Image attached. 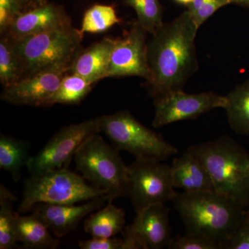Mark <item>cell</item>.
Segmentation results:
<instances>
[{"label":"cell","instance_id":"cell-28","mask_svg":"<svg viewBox=\"0 0 249 249\" xmlns=\"http://www.w3.org/2000/svg\"><path fill=\"white\" fill-rule=\"evenodd\" d=\"M170 249H219L220 245L214 241L186 232L184 235L172 237L168 246Z\"/></svg>","mask_w":249,"mask_h":249},{"label":"cell","instance_id":"cell-31","mask_svg":"<svg viewBox=\"0 0 249 249\" xmlns=\"http://www.w3.org/2000/svg\"><path fill=\"white\" fill-rule=\"evenodd\" d=\"M123 238L92 237L90 240H82L78 243L80 249H122Z\"/></svg>","mask_w":249,"mask_h":249},{"label":"cell","instance_id":"cell-9","mask_svg":"<svg viewBox=\"0 0 249 249\" xmlns=\"http://www.w3.org/2000/svg\"><path fill=\"white\" fill-rule=\"evenodd\" d=\"M100 133L96 118L65 126L54 134L34 157L27 168L30 175L67 168L80 145L89 136Z\"/></svg>","mask_w":249,"mask_h":249},{"label":"cell","instance_id":"cell-3","mask_svg":"<svg viewBox=\"0 0 249 249\" xmlns=\"http://www.w3.org/2000/svg\"><path fill=\"white\" fill-rule=\"evenodd\" d=\"M188 152L208 172L214 191L249 207V154L228 136L192 145Z\"/></svg>","mask_w":249,"mask_h":249},{"label":"cell","instance_id":"cell-35","mask_svg":"<svg viewBox=\"0 0 249 249\" xmlns=\"http://www.w3.org/2000/svg\"><path fill=\"white\" fill-rule=\"evenodd\" d=\"M247 175H248V177L249 178V165L248 167V169H247Z\"/></svg>","mask_w":249,"mask_h":249},{"label":"cell","instance_id":"cell-13","mask_svg":"<svg viewBox=\"0 0 249 249\" xmlns=\"http://www.w3.org/2000/svg\"><path fill=\"white\" fill-rule=\"evenodd\" d=\"M147 34L137 21L122 37L114 39L107 78L138 76L148 80Z\"/></svg>","mask_w":249,"mask_h":249},{"label":"cell","instance_id":"cell-32","mask_svg":"<svg viewBox=\"0 0 249 249\" xmlns=\"http://www.w3.org/2000/svg\"><path fill=\"white\" fill-rule=\"evenodd\" d=\"M47 2H48L47 0H19L21 13L39 7L47 4Z\"/></svg>","mask_w":249,"mask_h":249},{"label":"cell","instance_id":"cell-12","mask_svg":"<svg viewBox=\"0 0 249 249\" xmlns=\"http://www.w3.org/2000/svg\"><path fill=\"white\" fill-rule=\"evenodd\" d=\"M170 209L156 204L137 213L133 222L123 231L122 249L168 248L171 240Z\"/></svg>","mask_w":249,"mask_h":249},{"label":"cell","instance_id":"cell-21","mask_svg":"<svg viewBox=\"0 0 249 249\" xmlns=\"http://www.w3.org/2000/svg\"><path fill=\"white\" fill-rule=\"evenodd\" d=\"M228 121L236 133L249 136V80L231 91L227 96Z\"/></svg>","mask_w":249,"mask_h":249},{"label":"cell","instance_id":"cell-7","mask_svg":"<svg viewBox=\"0 0 249 249\" xmlns=\"http://www.w3.org/2000/svg\"><path fill=\"white\" fill-rule=\"evenodd\" d=\"M96 120L100 133L106 134L116 148L136 158L163 161L178 153V148L161 134L141 124L128 111L99 116Z\"/></svg>","mask_w":249,"mask_h":249},{"label":"cell","instance_id":"cell-14","mask_svg":"<svg viewBox=\"0 0 249 249\" xmlns=\"http://www.w3.org/2000/svg\"><path fill=\"white\" fill-rule=\"evenodd\" d=\"M109 201V196L105 195L79 205L39 204L32 209L33 214L45 223L55 237H62L73 231L83 218Z\"/></svg>","mask_w":249,"mask_h":249},{"label":"cell","instance_id":"cell-36","mask_svg":"<svg viewBox=\"0 0 249 249\" xmlns=\"http://www.w3.org/2000/svg\"><path fill=\"white\" fill-rule=\"evenodd\" d=\"M247 212H248V213L249 214V207L248 208V209H247Z\"/></svg>","mask_w":249,"mask_h":249},{"label":"cell","instance_id":"cell-16","mask_svg":"<svg viewBox=\"0 0 249 249\" xmlns=\"http://www.w3.org/2000/svg\"><path fill=\"white\" fill-rule=\"evenodd\" d=\"M114 39L105 37L77 53L67 73H76L96 84L107 78Z\"/></svg>","mask_w":249,"mask_h":249},{"label":"cell","instance_id":"cell-1","mask_svg":"<svg viewBox=\"0 0 249 249\" xmlns=\"http://www.w3.org/2000/svg\"><path fill=\"white\" fill-rule=\"evenodd\" d=\"M199 28L187 11L172 22L163 23L147 42L150 76L146 80L154 98L182 90L198 70L195 40Z\"/></svg>","mask_w":249,"mask_h":249},{"label":"cell","instance_id":"cell-22","mask_svg":"<svg viewBox=\"0 0 249 249\" xmlns=\"http://www.w3.org/2000/svg\"><path fill=\"white\" fill-rule=\"evenodd\" d=\"M16 196L5 187L0 186V249H14L17 246L18 213L14 212Z\"/></svg>","mask_w":249,"mask_h":249},{"label":"cell","instance_id":"cell-2","mask_svg":"<svg viewBox=\"0 0 249 249\" xmlns=\"http://www.w3.org/2000/svg\"><path fill=\"white\" fill-rule=\"evenodd\" d=\"M171 202L186 232L214 241L222 249L235 232L247 209L216 191L177 193Z\"/></svg>","mask_w":249,"mask_h":249},{"label":"cell","instance_id":"cell-8","mask_svg":"<svg viewBox=\"0 0 249 249\" xmlns=\"http://www.w3.org/2000/svg\"><path fill=\"white\" fill-rule=\"evenodd\" d=\"M176 194L171 165L142 158H136L127 165V196L136 213L149 206L171 201Z\"/></svg>","mask_w":249,"mask_h":249},{"label":"cell","instance_id":"cell-30","mask_svg":"<svg viewBox=\"0 0 249 249\" xmlns=\"http://www.w3.org/2000/svg\"><path fill=\"white\" fill-rule=\"evenodd\" d=\"M21 13L19 0H0V32L4 34L14 18Z\"/></svg>","mask_w":249,"mask_h":249},{"label":"cell","instance_id":"cell-27","mask_svg":"<svg viewBox=\"0 0 249 249\" xmlns=\"http://www.w3.org/2000/svg\"><path fill=\"white\" fill-rule=\"evenodd\" d=\"M229 4L231 0H193L187 8L199 29L218 9Z\"/></svg>","mask_w":249,"mask_h":249},{"label":"cell","instance_id":"cell-10","mask_svg":"<svg viewBox=\"0 0 249 249\" xmlns=\"http://www.w3.org/2000/svg\"><path fill=\"white\" fill-rule=\"evenodd\" d=\"M227 98L213 92L186 93L182 90L155 98V114L152 125L160 127L178 122L191 120L215 108L227 106Z\"/></svg>","mask_w":249,"mask_h":249},{"label":"cell","instance_id":"cell-26","mask_svg":"<svg viewBox=\"0 0 249 249\" xmlns=\"http://www.w3.org/2000/svg\"><path fill=\"white\" fill-rule=\"evenodd\" d=\"M124 4L132 8L137 22L148 34H155L163 22V8L160 0H123Z\"/></svg>","mask_w":249,"mask_h":249},{"label":"cell","instance_id":"cell-34","mask_svg":"<svg viewBox=\"0 0 249 249\" xmlns=\"http://www.w3.org/2000/svg\"><path fill=\"white\" fill-rule=\"evenodd\" d=\"M174 1H176L178 4L183 5V6H186L188 7L191 4L193 0H174Z\"/></svg>","mask_w":249,"mask_h":249},{"label":"cell","instance_id":"cell-20","mask_svg":"<svg viewBox=\"0 0 249 249\" xmlns=\"http://www.w3.org/2000/svg\"><path fill=\"white\" fill-rule=\"evenodd\" d=\"M29 148L24 141L4 134L0 136V168L9 173L16 182L20 179L21 171L30 159Z\"/></svg>","mask_w":249,"mask_h":249},{"label":"cell","instance_id":"cell-5","mask_svg":"<svg viewBox=\"0 0 249 249\" xmlns=\"http://www.w3.org/2000/svg\"><path fill=\"white\" fill-rule=\"evenodd\" d=\"M83 34L70 25L11 40L22 62L24 77L55 66L71 65L77 53L83 49Z\"/></svg>","mask_w":249,"mask_h":249},{"label":"cell","instance_id":"cell-18","mask_svg":"<svg viewBox=\"0 0 249 249\" xmlns=\"http://www.w3.org/2000/svg\"><path fill=\"white\" fill-rule=\"evenodd\" d=\"M108 201L107 206L89 214L84 222V230L92 237L110 238L122 232L125 225V212Z\"/></svg>","mask_w":249,"mask_h":249},{"label":"cell","instance_id":"cell-33","mask_svg":"<svg viewBox=\"0 0 249 249\" xmlns=\"http://www.w3.org/2000/svg\"><path fill=\"white\" fill-rule=\"evenodd\" d=\"M231 4L240 5V6L249 7V0H231Z\"/></svg>","mask_w":249,"mask_h":249},{"label":"cell","instance_id":"cell-23","mask_svg":"<svg viewBox=\"0 0 249 249\" xmlns=\"http://www.w3.org/2000/svg\"><path fill=\"white\" fill-rule=\"evenodd\" d=\"M93 85V83L79 75L67 73L52 100V106L58 103L80 104L91 91Z\"/></svg>","mask_w":249,"mask_h":249},{"label":"cell","instance_id":"cell-15","mask_svg":"<svg viewBox=\"0 0 249 249\" xmlns=\"http://www.w3.org/2000/svg\"><path fill=\"white\" fill-rule=\"evenodd\" d=\"M71 24L65 8L60 5L47 4L20 13L14 18L5 33L11 40Z\"/></svg>","mask_w":249,"mask_h":249},{"label":"cell","instance_id":"cell-19","mask_svg":"<svg viewBox=\"0 0 249 249\" xmlns=\"http://www.w3.org/2000/svg\"><path fill=\"white\" fill-rule=\"evenodd\" d=\"M17 232L19 242L25 249H55L60 245L45 223L33 213L30 215L18 214Z\"/></svg>","mask_w":249,"mask_h":249},{"label":"cell","instance_id":"cell-17","mask_svg":"<svg viewBox=\"0 0 249 249\" xmlns=\"http://www.w3.org/2000/svg\"><path fill=\"white\" fill-rule=\"evenodd\" d=\"M171 170L175 188L186 193L215 191L208 172L188 150L181 157L174 159Z\"/></svg>","mask_w":249,"mask_h":249},{"label":"cell","instance_id":"cell-24","mask_svg":"<svg viewBox=\"0 0 249 249\" xmlns=\"http://www.w3.org/2000/svg\"><path fill=\"white\" fill-rule=\"evenodd\" d=\"M24 77L20 59L15 52L12 42L7 36L0 40V83L3 88L17 83Z\"/></svg>","mask_w":249,"mask_h":249},{"label":"cell","instance_id":"cell-4","mask_svg":"<svg viewBox=\"0 0 249 249\" xmlns=\"http://www.w3.org/2000/svg\"><path fill=\"white\" fill-rule=\"evenodd\" d=\"M119 151L99 133H94L82 143L73 157L81 176L91 186L106 192L111 201L127 196V165Z\"/></svg>","mask_w":249,"mask_h":249},{"label":"cell","instance_id":"cell-25","mask_svg":"<svg viewBox=\"0 0 249 249\" xmlns=\"http://www.w3.org/2000/svg\"><path fill=\"white\" fill-rule=\"evenodd\" d=\"M121 22L114 6L95 4L85 11L80 31L83 34L85 33L100 34Z\"/></svg>","mask_w":249,"mask_h":249},{"label":"cell","instance_id":"cell-11","mask_svg":"<svg viewBox=\"0 0 249 249\" xmlns=\"http://www.w3.org/2000/svg\"><path fill=\"white\" fill-rule=\"evenodd\" d=\"M70 65L49 67L3 89L1 100L15 106L49 107Z\"/></svg>","mask_w":249,"mask_h":249},{"label":"cell","instance_id":"cell-6","mask_svg":"<svg viewBox=\"0 0 249 249\" xmlns=\"http://www.w3.org/2000/svg\"><path fill=\"white\" fill-rule=\"evenodd\" d=\"M105 195L106 192L91 186L81 175L67 168L49 170L30 175L26 180L17 212L25 213L39 204H76Z\"/></svg>","mask_w":249,"mask_h":249},{"label":"cell","instance_id":"cell-29","mask_svg":"<svg viewBox=\"0 0 249 249\" xmlns=\"http://www.w3.org/2000/svg\"><path fill=\"white\" fill-rule=\"evenodd\" d=\"M224 249H249V214L247 211L235 232L224 246Z\"/></svg>","mask_w":249,"mask_h":249}]
</instances>
